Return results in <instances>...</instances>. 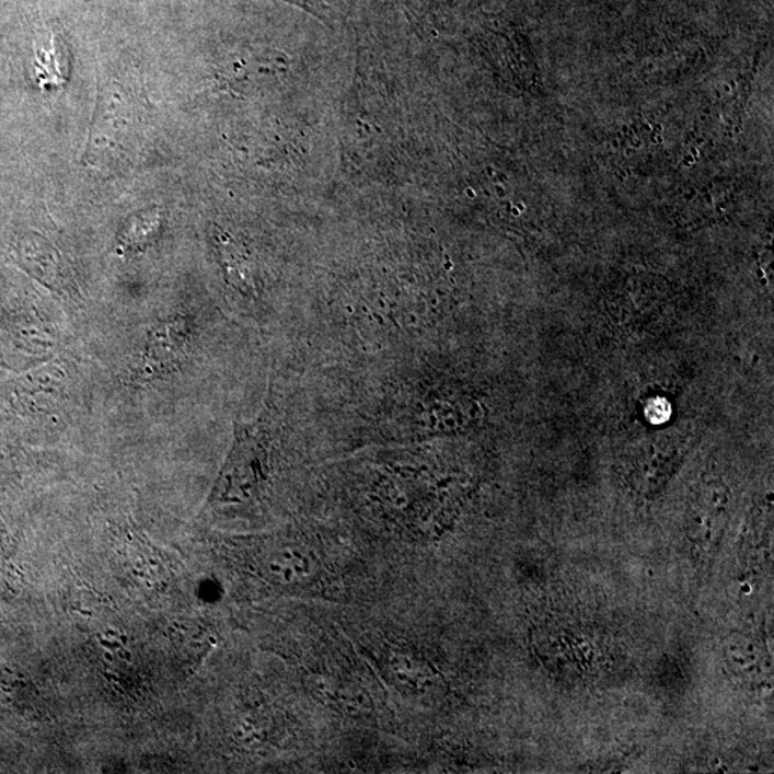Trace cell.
Listing matches in <instances>:
<instances>
[{
	"mask_svg": "<svg viewBox=\"0 0 774 774\" xmlns=\"http://www.w3.org/2000/svg\"><path fill=\"white\" fill-rule=\"evenodd\" d=\"M38 58L41 77H46V73H49L50 68H53L54 85L62 86L68 78V72L65 71V68L68 67V53L65 50V42L57 34L50 32L49 49L41 48Z\"/></svg>",
	"mask_w": 774,
	"mask_h": 774,
	"instance_id": "5",
	"label": "cell"
},
{
	"mask_svg": "<svg viewBox=\"0 0 774 774\" xmlns=\"http://www.w3.org/2000/svg\"><path fill=\"white\" fill-rule=\"evenodd\" d=\"M138 124L136 101L118 83H109L101 90L85 155L94 160L118 157L136 139Z\"/></svg>",
	"mask_w": 774,
	"mask_h": 774,
	"instance_id": "1",
	"label": "cell"
},
{
	"mask_svg": "<svg viewBox=\"0 0 774 774\" xmlns=\"http://www.w3.org/2000/svg\"><path fill=\"white\" fill-rule=\"evenodd\" d=\"M162 227V215L159 208L152 207L129 217L120 230L118 250L123 254L142 252L159 238Z\"/></svg>",
	"mask_w": 774,
	"mask_h": 774,
	"instance_id": "3",
	"label": "cell"
},
{
	"mask_svg": "<svg viewBox=\"0 0 774 774\" xmlns=\"http://www.w3.org/2000/svg\"><path fill=\"white\" fill-rule=\"evenodd\" d=\"M759 648H755L750 643H731L730 657L733 665L740 667L741 670H750L759 667L760 657Z\"/></svg>",
	"mask_w": 774,
	"mask_h": 774,
	"instance_id": "6",
	"label": "cell"
},
{
	"mask_svg": "<svg viewBox=\"0 0 774 774\" xmlns=\"http://www.w3.org/2000/svg\"><path fill=\"white\" fill-rule=\"evenodd\" d=\"M189 328L187 322L174 317L152 328L147 338L139 377L152 380L173 372L187 356Z\"/></svg>",
	"mask_w": 774,
	"mask_h": 774,
	"instance_id": "2",
	"label": "cell"
},
{
	"mask_svg": "<svg viewBox=\"0 0 774 774\" xmlns=\"http://www.w3.org/2000/svg\"><path fill=\"white\" fill-rule=\"evenodd\" d=\"M35 252H26V258L34 264V270L38 273L39 280L58 291L71 290L67 286L65 264L57 250L42 238L35 240Z\"/></svg>",
	"mask_w": 774,
	"mask_h": 774,
	"instance_id": "4",
	"label": "cell"
}]
</instances>
